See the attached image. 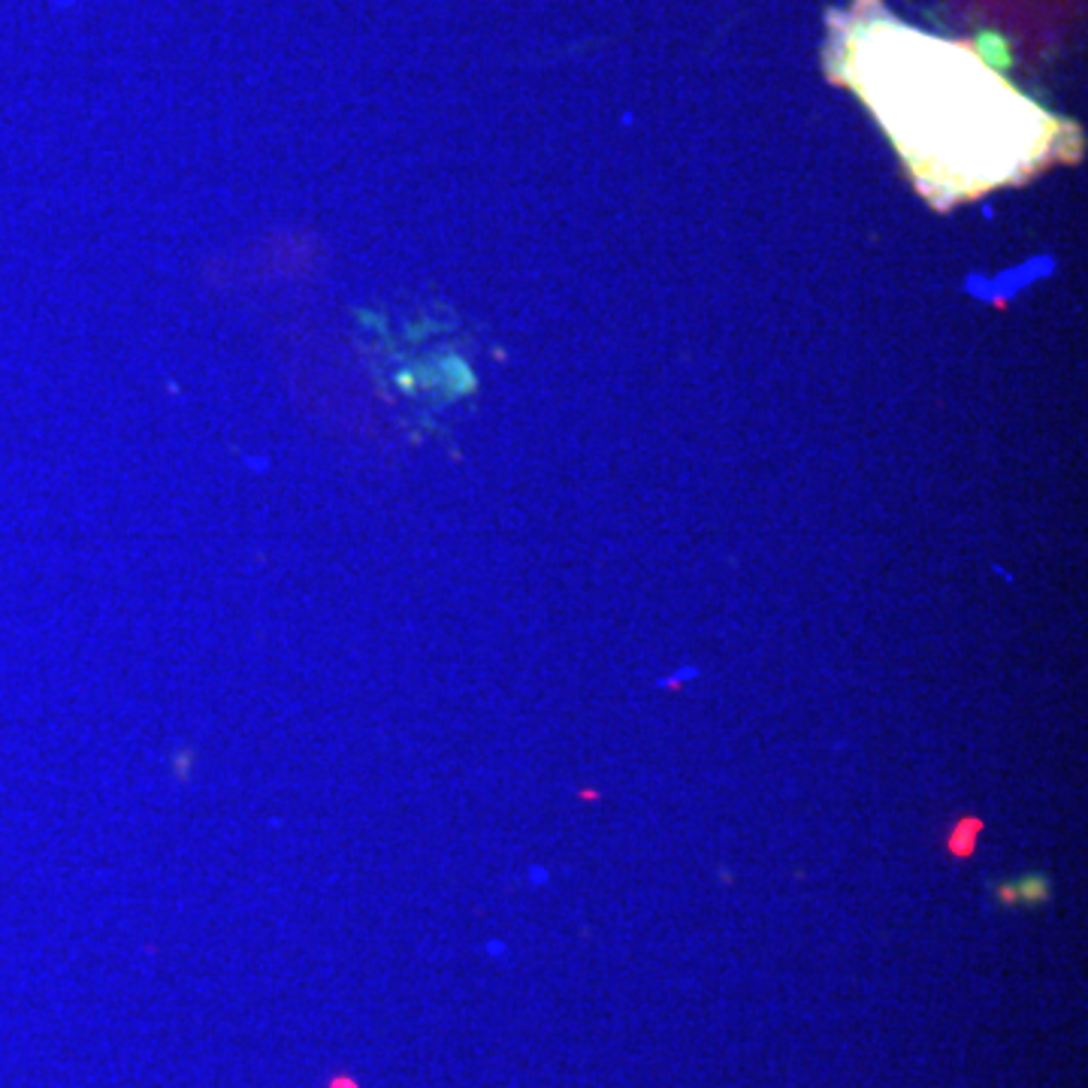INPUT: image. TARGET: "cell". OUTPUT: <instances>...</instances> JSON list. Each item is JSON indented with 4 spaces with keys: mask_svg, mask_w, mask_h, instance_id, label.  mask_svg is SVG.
I'll list each match as a JSON object with an SVG mask.
<instances>
[{
    "mask_svg": "<svg viewBox=\"0 0 1088 1088\" xmlns=\"http://www.w3.org/2000/svg\"><path fill=\"white\" fill-rule=\"evenodd\" d=\"M847 73L928 194H983L1049 151V118L962 45L880 19L850 34Z\"/></svg>",
    "mask_w": 1088,
    "mask_h": 1088,
    "instance_id": "1",
    "label": "cell"
},
{
    "mask_svg": "<svg viewBox=\"0 0 1088 1088\" xmlns=\"http://www.w3.org/2000/svg\"><path fill=\"white\" fill-rule=\"evenodd\" d=\"M1052 895V886H1049L1046 877L1040 874H1028L1019 882H1010V886H998V901L1007 904V907H1037V904L1049 901Z\"/></svg>",
    "mask_w": 1088,
    "mask_h": 1088,
    "instance_id": "2",
    "label": "cell"
},
{
    "mask_svg": "<svg viewBox=\"0 0 1088 1088\" xmlns=\"http://www.w3.org/2000/svg\"><path fill=\"white\" fill-rule=\"evenodd\" d=\"M983 823L979 819H964L953 828V838H949V853L953 856H971L973 847H977V834Z\"/></svg>",
    "mask_w": 1088,
    "mask_h": 1088,
    "instance_id": "3",
    "label": "cell"
}]
</instances>
